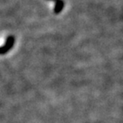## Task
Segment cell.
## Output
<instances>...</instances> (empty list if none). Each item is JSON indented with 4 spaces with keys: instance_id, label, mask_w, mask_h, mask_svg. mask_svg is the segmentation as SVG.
Here are the masks:
<instances>
[{
    "instance_id": "6da1fadb",
    "label": "cell",
    "mask_w": 123,
    "mask_h": 123,
    "mask_svg": "<svg viewBox=\"0 0 123 123\" xmlns=\"http://www.w3.org/2000/svg\"><path fill=\"white\" fill-rule=\"evenodd\" d=\"M14 43H15V38L12 36L8 37L7 39H6L5 44L3 45L2 47H0V55L5 54L6 52L9 51L12 48V46L14 45Z\"/></svg>"
},
{
    "instance_id": "7a4b0ae2",
    "label": "cell",
    "mask_w": 123,
    "mask_h": 123,
    "mask_svg": "<svg viewBox=\"0 0 123 123\" xmlns=\"http://www.w3.org/2000/svg\"><path fill=\"white\" fill-rule=\"evenodd\" d=\"M62 9H63V2L62 0H56V6H55V9H54V13L59 14L62 10Z\"/></svg>"
},
{
    "instance_id": "3957f363",
    "label": "cell",
    "mask_w": 123,
    "mask_h": 123,
    "mask_svg": "<svg viewBox=\"0 0 123 123\" xmlns=\"http://www.w3.org/2000/svg\"><path fill=\"white\" fill-rule=\"evenodd\" d=\"M51 1H56V0H51Z\"/></svg>"
}]
</instances>
